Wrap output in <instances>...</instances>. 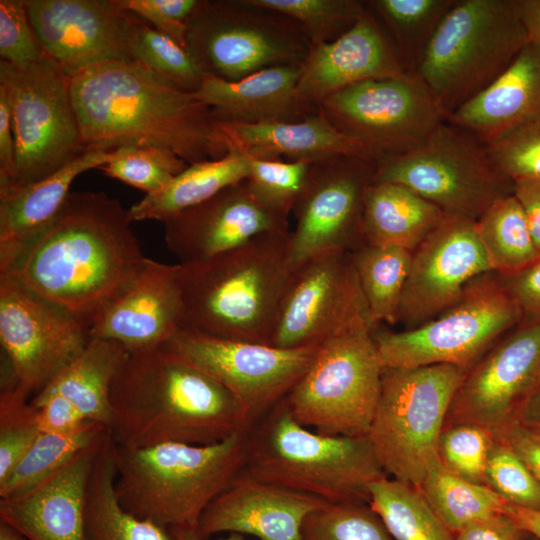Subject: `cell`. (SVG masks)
<instances>
[{"instance_id": "6da1fadb", "label": "cell", "mask_w": 540, "mask_h": 540, "mask_svg": "<svg viewBox=\"0 0 540 540\" xmlns=\"http://www.w3.org/2000/svg\"><path fill=\"white\" fill-rule=\"evenodd\" d=\"M132 222L117 198L104 192H71L55 219L0 274L90 328L146 260Z\"/></svg>"}, {"instance_id": "7a4b0ae2", "label": "cell", "mask_w": 540, "mask_h": 540, "mask_svg": "<svg viewBox=\"0 0 540 540\" xmlns=\"http://www.w3.org/2000/svg\"><path fill=\"white\" fill-rule=\"evenodd\" d=\"M87 150L161 146L186 163L229 153L213 110L135 61H106L70 77Z\"/></svg>"}, {"instance_id": "3957f363", "label": "cell", "mask_w": 540, "mask_h": 540, "mask_svg": "<svg viewBox=\"0 0 540 540\" xmlns=\"http://www.w3.org/2000/svg\"><path fill=\"white\" fill-rule=\"evenodd\" d=\"M108 433L116 446L207 445L249 430L236 397L162 347L129 351L110 390Z\"/></svg>"}, {"instance_id": "277c9868", "label": "cell", "mask_w": 540, "mask_h": 540, "mask_svg": "<svg viewBox=\"0 0 540 540\" xmlns=\"http://www.w3.org/2000/svg\"><path fill=\"white\" fill-rule=\"evenodd\" d=\"M292 270L289 230L259 235L204 261L180 264L182 327L269 344Z\"/></svg>"}, {"instance_id": "5b68a950", "label": "cell", "mask_w": 540, "mask_h": 540, "mask_svg": "<svg viewBox=\"0 0 540 540\" xmlns=\"http://www.w3.org/2000/svg\"><path fill=\"white\" fill-rule=\"evenodd\" d=\"M244 471L329 504H369L370 486L388 477L368 436L315 432L285 398L249 429Z\"/></svg>"}, {"instance_id": "8992f818", "label": "cell", "mask_w": 540, "mask_h": 540, "mask_svg": "<svg viewBox=\"0 0 540 540\" xmlns=\"http://www.w3.org/2000/svg\"><path fill=\"white\" fill-rule=\"evenodd\" d=\"M248 431L207 445L116 446V492L133 515L168 529L197 528L208 505L243 470Z\"/></svg>"}, {"instance_id": "52a82bcc", "label": "cell", "mask_w": 540, "mask_h": 540, "mask_svg": "<svg viewBox=\"0 0 540 540\" xmlns=\"http://www.w3.org/2000/svg\"><path fill=\"white\" fill-rule=\"evenodd\" d=\"M528 43L514 0H455L416 73L448 117L496 80Z\"/></svg>"}, {"instance_id": "ba28073f", "label": "cell", "mask_w": 540, "mask_h": 540, "mask_svg": "<svg viewBox=\"0 0 540 540\" xmlns=\"http://www.w3.org/2000/svg\"><path fill=\"white\" fill-rule=\"evenodd\" d=\"M0 86L9 98L15 138L10 177L0 183V200L55 173L83 154L70 94V78L46 53L16 66L0 61Z\"/></svg>"}, {"instance_id": "9c48e42d", "label": "cell", "mask_w": 540, "mask_h": 540, "mask_svg": "<svg viewBox=\"0 0 540 540\" xmlns=\"http://www.w3.org/2000/svg\"><path fill=\"white\" fill-rule=\"evenodd\" d=\"M465 370L384 367L368 437L386 474L418 487L439 462L437 442Z\"/></svg>"}, {"instance_id": "30bf717a", "label": "cell", "mask_w": 540, "mask_h": 540, "mask_svg": "<svg viewBox=\"0 0 540 540\" xmlns=\"http://www.w3.org/2000/svg\"><path fill=\"white\" fill-rule=\"evenodd\" d=\"M186 25L187 52L204 75L227 81L300 65L312 46L295 21L251 0H200Z\"/></svg>"}, {"instance_id": "8fae6325", "label": "cell", "mask_w": 540, "mask_h": 540, "mask_svg": "<svg viewBox=\"0 0 540 540\" xmlns=\"http://www.w3.org/2000/svg\"><path fill=\"white\" fill-rule=\"evenodd\" d=\"M522 319L499 276L489 272L437 317L400 332L373 330L372 337L384 367L448 364L467 371Z\"/></svg>"}, {"instance_id": "7c38bea8", "label": "cell", "mask_w": 540, "mask_h": 540, "mask_svg": "<svg viewBox=\"0 0 540 540\" xmlns=\"http://www.w3.org/2000/svg\"><path fill=\"white\" fill-rule=\"evenodd\" d=\"M373 181L401 184L445 215L475 221L514 188L485 145L447 121L414 149L378 159Z\"/></svg>"}, {"instance_id": "4fadbf2b", "label": "cell", "mask_w": 540, "mask_h": 540, "mask_svg": "<svg viewBox=\"0 0 540 540\" xmlns=\"http://www.w3.org/2000/svg\"><path fill=\"white\" fill-rule=\"evenodd\" d=\"M383 370L372 331L335 337L319 345L285 400L293 417L315 432L368 436Z\"/></svg>"}, {"instance_id": "5bb4252c", "label": "cell", "mask_w": 540, "mask_h": 540, "mask_svg": "<svg viewBox=\"0 0 540 540\" xmlns=\"http://www.w3.org/2000/svg\"><path fill=\"white\" fill-rule=\"evenodd\" d=\"M318 111L376 161L414 149L447 121L430 88L412 72L348 86L324 99Z\"/></svg>"}, {"instance_id": "9a60e30c", "label": "cell", "mask_w": 540, "mask_h": 540, "mask_svg": "<svg viewBox=\"0 0 540 540\" xmlns=\"http://www.w3.org/2000/svg\"><path fill=\"white\" fill-rule=\"evenodd\" d=\"M373 331L351 252L332 251L293 268L269 344L283 349L319 346L335 337Z\"/></svg>"}, {"instance_id": "2e32d148", "label": "cell", "mask_w": 540, "mask_h": 540, "mask_svg": "<svg viewBox=\"0 0 540 540\" xmlns=\"http://www.w3.org/2000/svg\"><path fill=\"white\" fill-rule=\"evenodd\" d=\"M161 347L228 389L241 404L251 428L288 395L319 346L283 349L181 327Z\"/></svg>"}, {"instance_id": "e0dca14e", "label": "cell", "mask_w": 540, "mask_h": 540, "mask_svg": "<svg viewBox=\"0 0 540 540\" xmlns=\"http://www.w3.org/2000/svg\"><path fill=\"white\" fill-rule=\"evenodd\" d=\"M91 339L84 322L0 274V342L10 383L25 395L33 397L45 388Z\"/></svg>"}, {"instance_id": "ac0fdd59", "label": "cell", "mask_w": 540, "mask_h": 540, "mask_svg": "<svg viewBox=\"0 0 540 540\" xmlns=\"http://www.w3.org/2000/svg\"><path fill=\"white\" fill-rule=\"evenodd\" d=\"M375 164L373 159L350 155L312 164L308 185L293 210L292 268L319 254L352 252L366 244L364 197L373 181Z\"/></svg>"}, {"instance_id": "d6986e66", "label": "cell", "mask_w": 540, "mask_h": 540, "mask_svg": "<svg viewBox=\"0 0 540 540\" xmlns=\"http://www.w3.org/2000/svg\"><path fill=\"white\" fill-rule=\"evenodd\" d=\"M32 28L45 53L70 78L106 61H132L145 22L119 0H25Z\"/></svg>"}, {"instance_id": "ffe728a7", "label": "cell", "mask_w": 540, "mask_h": 540, "mask_svg": "<svg viewBox=\"0 0 540 540\" xmlns=\"http://www.w3.org/2000/svg\"><path fill=\"white\" fill-rule=\"evenodd\" d=\"M539 375L540 319L523 318L465 372L444 427L476 424L498 430L536 390Z\"/></svg>"}, {"instance_id": "44dd1931", "label": "cell", "mask_w": 540, "mask_h": 540, "mask_svg": "<svg viewBox=\"0 0 540 540\" xmlns=\"http://www.w3.org/2000/svg\"><path fill=\"white\" fill-rule=\"evenodd\" d=\"M492 272L476 231V221L446 215L412 253L398 322L420 326L452 306L466 286Z\"/></svg>"}, {"instance_id": "7402d4cb", "label": "cell", "mask_w": 540, "mask_h": 540, "mask_svg": "<svg viewBox=\"0 0 540 540\" xmlns=\"http://www.w3.org/2000/svg\"><path fill=\"white\" fill-rule=\"evenodd\" d=\"M163 224L165 244L179 264L204 261L259 235L289 230L288 220L260 203L246 180L168 218Z\"/></svg>"}, {"instance_id": "603a6c76", "label": "cell", "mask_w": 540, "mask_h": 540, "mask_svg": "<svg viewBox=\"0 0 540 540\" xmlns=\"http://www.w3.org/2000/svg\"><path fill=\"white\" fill-rule=\"evenodd\" d=\"M405 73L387 32L367 6L364 15L345 34L332 42L311 46L301 64L295 97L305 109L318 112L324 99L348 86Z\"/></svg>"}, {"instance_id": "cb8c5ba5", "label": "cell", "mask_w": 540, "mask_h": 540, "mask_svg": "<svg viewBox=\"0 0 540 540\" xmlns=\"http://www.w3.org/2000/svg\"><path fill=\"white\" fill-rule=\"evenodd\" d=\"M182 325L180 264L146 258L126 289L94 320L90 333L134 351L161 347Z\"/></svg>"}, {"instance_id": "d4e9b609", "label": "cell", "mask_w": 540, "mask_h": 540, "mask_svg": "<svg viewBox=\"0 0 540 540\" xmlns=\"http://www.w3.org/2000/svg\"><path fill=\"white\" fill-rule=\"evenodd\" d=\"M326 501L258 480L243 470L204 510L196 528L205 540L229 532L259 540H301V527Z\"/></svg>"}, {"instance_id": "484cf974", "label": "cell", "mask_w": 540, "mask_h": 540, "mask_svg": "<svg viewBox=\"0 0 540 540\" xmlns=\"http://www.w3.org/2000/svg\"><path fill=\"white\" fill-rule=\"evenodd\" d=\"M107 432L30 490L0 498V522L26 540H87V486Z\"/></svg>"}, {"instance_id": "4316f807", "label": "cell", "mask_w": 540, "mask_h": 540, "mask_svg": "<svg viewBox=\"0 0 540 540\" xmlns=\"http://www.w3.org/2000/svg\"><path fill=\"white\" fill-rule=\"evenodd\" d=\"M540 120V47L528 43L507 69L447 122L484 145Z\"/></svg>"}, {"instance_id": "83f0119b", "label": "cell", "mask_w": 540, "mask_h": 540, "mask_svg": "<svg viewBox=\"0 0 540 540\" xmlns=\"http://www.w3.org/2000/svg\"><path fill=\"white\" fill-rule=\"evenodd\" d=\"M301 64L260 70L237 81L204 75L194 96L221 121L258 124L294 122L316 114L302 107L295 90Z\"/></svg>"}, {"instance_id": "f1b7e54d", "label": "cell", "mask_w": 540, "mask_h": 540, "mask_svg": "<svg viewBox=\"0 0 540 540\" xmlns=\"http://www.w3.org/2000/svg\"><path fill=\"white\" fill-rule=\"evenodd\" d=\"M228 151L252 157L318 162L342 155L373 159L365 146L337 130L319 111L299 121L245 124L220 120Z\"/></svg>"}, {"instance_id": "f546056e", "label": "cell", "mask_w": 540, "mask_h": 540, "mask_svg": "<svg viewBox=\"0 0 540 540\" xmlns=\"http://www.w3.org/2000/svg\"><path fill=\"white\" fill-rule=\"evenodd\" d=\"M113 155L114 150H86L50 176L0 200V273L55 219L76 177L105 165Z\"/></svg>"}, {"instance_id": "4dcf8cb0", "label": "cell", "mask_w": 540, "mask_h": 540, "mask_svg": "<svg viewBox=\"0 0 540 540\" xmlns=\"http://www.w3.org/2000/svg\"><path fill=\"white\" fill-rule=\"evenodd\" d=\"M445 216L436 205L401 184L372 181L364 197L365 242L414 251Z\"/></svg>"}, {"instance_id": "1f68e13d", "label": "cell", "mask_w": 540, "mask_h": 540, "mask_svg": "<svg viewBox=\"0 0 540 540\" xmlns=\"http://www.w3.org/2000/svg\"><path fill=\"white\" fill-rule=\"evenodd\" d=\"M128 353L129 350L117 341L92 338L83 352L37 394L60 395L85 419L101 423L108 429L111 385Z\"/></svg>"}, {"instance_id": "d6a6232c", "label": "cell", "mask_w": 540, "mask_h": 540, "mask_svg": "<svg viewBox=\"0 0 540 540\" xmlns=\"http://www.w3.org/2000/svg\"><path fill=\"white\" fill-rule=\"evenodd\" d=\"M250 173V156L230 151L224 157L189 164L159 193L145 195L129 209L132 221L168 218L200 204L223 189L247 180Z\"/></svg>"}, {"instance_id": "836d02e7", "label": "cell", "mask_w": 540, "mask_h": 540, "mask_svg": "<svg viewBox=\"0 0 540 540\" xmlns=\"http://www.w3.org/2000/svg\"><path fill=\"white\" fill-rule=\"evenodd\" d=\"M115 484L113 443L107 432L87 486V540H174L170 529L127 511L118 498Z\"/></svg>"}, {"instance_id": "e575fe53", "label": "cell", "mask_w": 540, "mask_h": 540, "mask_svg": "<svg viewBox=\"0 0 540 540\" xmlns=\"http://www.w3.org/2000/svg\"><path fill=\"white\" fill-rule=\"evenodd\" d=\"M476 231L491 270L498 275L514 274L540 257L513 194L496 200L476 220Z\"/></svg>"}, {"instance_id": "d590c367", "label": "cell", "mask_w": 540, "mask_h": 540, "mask_svg": "<svg viewBox=\"0 0 540 540\" xmlns=\"http://www.w3.org/2000/svg\"><path fill=\"white\" fill-rule=\"evenodd\" d=\"M413 251L389 245L364 244L352 258L374 326L395 324Z\"/></svg>"}, {"instance_id": "8d00e7d4", "label": "cell", "mask_w": 540, "mask_h": 540, "mask_svg": "<svg viewBox=\"0 0 540 540\" xmlns=\"http://www.w3.org/2000/svg\"><path fill=\"white\" fill-rule=\"evenodd\" d=\"M455 0H369L406 72L416 73L439 24Z\"/></svg>"}, {"instance_id": "74e56055", "label": "cell", "mask_w": 540, "mask_h": 540, "mask_svg": "<svg viewBox=\"0 0 540 540\" xmlns=\"http://www.w3.org/2000/svg\"><path fill=\"white\" fill-rule=\"evenodd\" d=\"M369 506L396 540H457L415 486L380 479L370 486Z\"/></svg>"}, {"instance_id": "f35d334b", "label": "cell", "mask_w": 540, "mask_h": 540, "mask_svg": "<svg viewBox=\"0 0 540 540\" xmlns=\"http://www.w3.org/2000/svg\"><path fill=\"white\" fill-rule=\"evenodd\" d=\"M417 488L453 533L473 522L503 513L506 504L488 486L455 476L440 461L429 469Z\"/></svg>"}, {"instance_id": "ab89813d", "label": "cell", "mask_w": 540, "mask_h": 540, "mask_svg": "<svg viewBox=\"0 0 540 540\" xmlns=\"http://www.w3.org/2000/svg\"><path fill=\"white\" fill-rule=\"evenodd\" d=\"M105 431L107 428L103 424L88 421L69 434L40 432L26 454L0 482V498L22 494L38 485Z\"/></svg>"}, {"instance_id": "60d3db41", "label": "cell", "mask_w": 540, "mask_h": 540, "mask_svg": "<svg viewBox=\"0 0 540 540\" xmlns=\"http://www.w3.org/2000/svg\"><path fill=\"white\" fill-rule=\"evenodd\" d=\"M295 21L311 45L329 43L349 31L367 10L360 0H251Z\"/></svg>"}, {"instance_id": "b9f144b4", "label": "cell", "mask_w": 540, "mask_h": 540, "mask_svg": "<svg viewBox=\"0 0 540 540\" xmlns=\"http://www.w3.org/2000/svg\"><path fill=\"white\" fill-rule=\"evenodd\" d=\"M188 165L166 147L125 146L114 150L113 158L98 169L152 195L167 188Z\"/></svg>"}, {"instance_id": "7bdbcfd3", "label": "cell", "mask_w": 540, "mask_h": 540, "mask_svg": "<svg viewBox=\"0 0 540 540\" xmlns=\"http://www.w3.org/2000/svg\"><path fill=\"white\" fill-rule=\"evenodd\" d=\"M312 164L250 156V173L246 181L260 203L288 220L305 192Z\"/></svg>"}, {"instance_id": "ee69618b", "label": "cell", "mask_w": 540, "mask_h": 540, "mask_svg": "<svg viewBox=\"0 0 540 540\" xmlns=\"http://www.w3.org/2000/svg\"><path fill=\"white\" fill-rule=\"evenodd\" d=\"M132 61L187 92H197L204 79V73L187 50L146 21L136 35Z\"/></svg>"}, {"instance_id": "f6af8a7d", "label": "cell", "mask_w": 540, "mask_h": 540, "mask_svg": "<svg viewBox=\"0 0 540 540\" xmlns=\"http://www.w3.org/2000/svg\"><path fill=\"white\" fill-rule=\"evenodd\" d=\"M301 540H392L369 504H327L310 513L301 527Z\"/></svg>"}, {"instance_id": "bcb514c9", "label": "cell", "mask_w": 540, "mask_h": 540, "mask_svg": "<svg viewBox=\"0 0 540 540\" xmlns=\"http://www.w3.org/2000/svg\"><path fill=\"white\" fill-rule=\"evenodd\" d=\"M495 432L476 424L445 426L438 438L441 465L464 480L487 486L486 463Z\"/></svg>"}, {"instance_id": "7dc6e473", "label": "cell", "mask_w": 540, "mask_h": 540, "mask_svg": "<svg viewBox=\"0 0 540 540\" xmlns=\"http://www.w3.org/2000/svg\"><path fill=\"white\" fill-rule=\"evenodd\" d=\"M29 397L13 384H2L0 392V482L32 446L40 431L36 409Z\"/></svg>"}, {"instance_id": "c3c4849f", "label": "cell", "mask_w": 540, "mask_h": 540, "mask_svg": "<svg viewBox=\"0 0 540 540\" xmlns=\"http://www.w3.org/2000/svg\"><path fill=\"white\" fill-rule=\"evenodd\" d=\"M486 481L507 503L540 510V482L496 432L487 458Z\"/></svg>"}, {"instance_id": "681fc988", "label": "cell", "mask_w": 540, "mask_h": 540, "mask_svg": "<svg viewBox=\"0 0 540 540\" xmlns=\"http://www.w3.org/2000/svg\"><path fill=\"white\" fill-rule=\"evenodd\" d=\"M485 147L495 166L513 183L540 180V120L517 128Z\"/></svg>"}, {"instance_id": "f907efd6", "label": "cell", "mask_w": 540, "mask_h": 540, "mask_svg": "<svg viewBox=\"0 0 540 540\" xmlns=\"http://www.w3.org/2000/svg\"><path fill=\"white\" fill-rule=\"evenodd\" d=\"M43 55L45 51L29 21L25 0H0L1 60L24 66Z\"/></svg>"}, {"instance_id": "816d5d0a", "label": "cell", "mask_w": 540, "mask_h": 540, "mask_svg": "<svg viewBox=\"0 0 540 540\" xmlns=\"http://www.w3.org/2000/svg\"><path fill=\"white\" fill-rule=\"evenodd\" d=\"M30 403L36 409L37 426L42 433H73L90 421L71 402L57 394H37Z\"/></svg>"}, {"instance_id": "f5cc1de1", "label": "cell", "mask_w": 540, "mask_h": 540, "mask_svg": "<svg viewBox=\"0 0 540 540\" xmlns=\"http://www.w3.org/2000/svg\"><path fill=\"white\" fill-rule=\"evenodd\" d=\"M498 276L523 318L540 319V257L514 274Z\"/></svg>"}, {"instance_id": "db71d44e", "label": "cell", "mask_w": 540, "mask_h": 540, "mask_svg": "<svg viewBox=\"0 0 540 540\" xmlns=\"http://www.w3.org/2000/svg\"><path fill=\"white\" fill-rule=\"evenodd\" d=\"M494 432L509 444L540 482V429L511 419Z\"/></svg>"}, {"instance_id": "11a10c76", "label": "cell", "mask_w": 540, "mask_h": 540, "mask_svg": "<svg viewBox=\"0 0 540 540\" xmlns=\"http://www.w3.org/2000/svg\"><path fill=\"white\" fill-rule=\"evenodd\" d=\"M457 540H527L529 534L505 513L473 522L455 533Z\"/></svg>"}, {"instance_id": "9f6ffc18", "label": "cell", "mask_w": 540, "mask_h": 540, "mask_svg": "<svg viewBox=\"0 0 540 540\" xmlns=\"http://www.w3.org/2000/svg\"><path fill=\"white\" fill-rule=\"evenodd\" d=\"M119 3L186 49V23L178 21L162 11L154 0H119Z\"/></svg>"}, {"instance_id": "6f0895ef", "label": "cell", "mask_w": 540, "mask_h": 540, "mask_svg": "<svg viewBox=\"0 0 540 540\" xmlns=\"http://www.w3.org/2000/svg\"><path fill=\"white\" fill-rule=\"evenodd\" d=\"M15 159L12 109L5 89L0 86V183L11 175Z\"/></svg>"}, {"instance_id": "680465c9", "label": "cell", "mask_w": 540, "mask_h": 540, "mask_svg": "<svg viewBox=\"0 0 540 540\" xmlns=\"http://www.w3.org/2000/svg\"><path fill=\"white\" fill-rule=\"evenodd\" d=\"M513 195L524 211L531 236L540 252V180L514 182Z\"/></svg>"}, {"instance_id": "91938a15", "label": "cell", "mask_w": 540, "mask_h": 540, "mask_svg": "<svg viewBox=\"0 0 540 540\" xmlns=\"http://www.w3.org/2000/svg\"><path fill=\"white\" fill-rule=\"evenodd\" d=\"M529 43L540 47V0H514Z\"/></svg>"}, {"instance_id": "94428289", "label": "cell", "mask_w": 540, "mask_h": 540, "mask_svg": "<svg viewBox=\"0 0 540 540\" xmlns=\"http://www.w3.org/2000/svg\"><path fill=\"white\" fill-rule=\"evenodd\" d=\"M503 513L511 517L528 534L540 539V510L522 508L506 502Z\"/></svg>"}, {"instance_id": "6125c7cd", "label": "cell", "mask_w": 540, "mask_h": 540, "mask_svg": "<svg viewBox=\"0 0 540 540\" xmlns=\"http://www.w3.org/2000/svg\"><path fill=\"white\" fill-rule=\"evenodd\" d=\"M512 419L540 429V388L534 390L516 410Z\"/></svg>"}, {"instance_id": "be15d7a7", "label": "cell", "mask_w": 540, "mask_h": 540, "mask_svg": "<svg viewBox=\"0 0 540 540\" xmlns=\"http://www.w3.org/2000/svg\"><path fill=\"white\" fill-rule=\"evenodd\" d=\"M174 540H205L197 532L196 528L179 527L170 529ZM221 540H246L244 535L229 533V536Z\"/></svg>"}, {"instance_id": "e7e4bbea", "label": "cell", "mask_w": 540, "mask_h": 540, "mask_svg": "<svg viewBox=\"0 0 540 540\" xmlns=\"http://www.w3.org/2000/svg\"><path fill=\"white\" fill-rule=\"evenodd\" d=\"M0 540H26L10 526L0 522Z\"/></svg>"}, {"instance_id": "03108f58", "label": "cell", "mask_w": 540, "mask_h": 540, "mask_svg": "<svg viewBox=\"0 0 540 540\" xmlns=\"http://www.w3.org/2000/svg\"><path fill=\"white\" fill-rule=\"evenodd\" d=\"M527 540H540V539H538L537 537L532 536V535L529 534V537H528Z\"/></svg>"}, {"instance_id": "003e7915", "label": "cell", "mask_w": 540, "mask_h": 540, "mask_svg": "<svg viewBox=\"0 0 540 540\" xmlns=\"http://www.w3.org/2000/svg\"><path fill=\"white\" fill-rule=\"evenodd\" d=\"M537 388H540V375H539V381H538V386H537ZM537 388H536V389H537Z\"/></svg>"}]
</instances>
